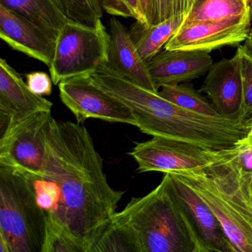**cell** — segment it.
Returning a JSON list of instances; mask_svg holds the SVG:
<instances>
[{"label":"cell","instance_id":"2e32d148","mask_svg":"<svg viewBox=\"0 0 252 252\" xmlns=\"http://www.w3.org/2000/svg\"><path fill=\"white\" fill-rule=\"evenodd\" d=\"M110 51L107 67L133 83L153 92H158L131 38L129 32L118 19L110 20Z\"/></svg>","mask_w":252,"mask_h":252},{"label":"cell","instance_id":"f1b7e54d","mask_svg":"<svg viewBox=\"0 0 252 252\" xmlns=\"http://www.w3.org/2000/svg\"><path fill=\"white\" fill-rule=\"evenodd\" d=\"M251 31H252V4H251Z\"/></svg>","mask_w":252,"mask_h":252},{"label":"cell","instance_id":"8fae6325","mask_svg":"<svg viewBox=\"0 0 252 252\" xmlns=\"http://www.w3.org/2000/svg\"><path fill=\"white\" fill-rule=\"evenodd\" d=\"M167 174L174 196L197 238L199 252H236L219 220L201 197L178 175Z\"/></svg>","mask_w":252,"mask_h":252},{"label":"cell","instance_id":"52a82bcc","mask_svg":"<svg viewBox=\"0 0 252 252\" xmlns=\"http://www.w3.org/2000/svg\"><path fill=\"white\" fill-rule=\"evenodd\" d=\"M231 147L216 150L176 138L153 136L137 143L129 155L141 172L175 173L199 170L226 160Z\"/></svg>","mask_w":252,"mask_h":252},{"label":"cell","instance_id":"30bf717a","mask_svg":"<svg viewBox=\"0 0 252 252\" xmlns=\"http://www.w3.org/2000/svg\"><path fill=\"white\" fill-rule=\"evenodd\" d=\"M250 32V14L216 21L183 24L164 48L209 53L225 46H238L246 42Z\"/></svg>","mask_w":252,"mask_h":252},{"label":"cell","instance_id":"4fadbf2b","mask_svg":"<svg viewBox=\"0 0 252 252\" xmlns=\"http://www.w3.org/2000/svg\"><path fill=\"white\" fill-rule=\"evenodd\" d=\"M213 64L209 53L195 50H163L147 62L156 89L179 85L206 74Z\"/></svg>","mask_w":252,"mask_h":252},{"label":"cell","instance_id":"8992f818","mask_svg":"<svg viewBox=\"0 0 252 252\" xmlns=\"http://www.w3.org/2000/svg\"><path fill=\"white\" fill-rule=\"evenodd\" d=\"M110 42V33L101 20L94 25L67 22L60 31L49 67L54 85L107 65Z\"/></svg>","mask_w":252,"mask_h":252},{"label":"cell","instance_id":"f546056e","mask_svg":"<svg viewBox=\"0 0 252 252\" xmlns=\"http://www.w3.org/2000/svg\"><path fill=\"white\" fill-rule=\"evenodd\" d=\"M251 4H252V0H250Z\"/></svg>","mask_w":252,"mask_h":252},{"label":"cell","instance_id":"ffe728a7","mask_svg":"<svg viewBox=\"0 0 252 252\" xmlns=\"http://www.w3.org/2000/svg\"><path fill=\"white\" fill-rule=\"evenodd\" d=\"M158 94L170 102L193 113L212 117H222L198 91L187 85H166L160 88Z\"/></svg>","mask_w":252,"mask_h":252},{"label":"cell","instance_id":"9c48e42d","mask_svg":"<svg viewBox=\"0 0 252 252\" xmlns=\"http://www.w3.org/2000/svg\"><path fill=\"white\" fill-rule=\"evenodd\" d=\"M59 90L62 101L74 115L77 123L95 119L136 126L132 110L95 86L88 75L62 81Z\"/></svg>","mask_w":252,"mask_h":252},{"label":"cell","instance_id":"7a4b0ae2","mask_svg":"<svg viewBox=\"0 0 252 252\" xmlns=\"http://www.w3.org/2000/svg\"><path fill=\"white\" fill-rule=\"evenodd\" d=\"M94 84L132 110L136 126L152 136L184 140L216 150L235 145L249 129L237 119L203 116L185 110L126 78L104 68Z\"/></svg>","mask_w":252,"mask_h":252},{"label":"cell","instance_id":"83f0119b","mask_svg":"<svg viewBox=\"0 0 252 252\" xmlns=\"http://www.w3.org/2000/svg\"><path fill=\"white\" fill-rule=\"evenodd\" d=\"M244 126H246L247 129H252V116H251L249 119H248L246 122L243 123Z\"/></svg>","mask_w":252,"mask_h":252},{"label":"cell","instance_id":"5b68a950","mask_svg":"<svg viewBox=\"0 0 252 252\" xmlns=\"http://www.w3.org/2000/svg\"><path fill=\"white\" fill-rule=\"evenodd\" d=\"M45 235L30 175L0 166V252H42Z\"/></svg>","mask_w":252,"mask_h":252},{"label":"cell","instance_id":"d4e9b609","mask_svg":"<svg viewBox=\"0 0 252 252\" xmlns=\"http://www.w3.org/2000/svg\"><path fill=\"white\" fill-rule=\"evenodd\" d=\"M26 83L31 91L36 95L44 96L52 94L53 81L45 72H32L26 74Z\"/></svg>","mask_w":252,"mask_h":252},{"label":"cell","instance_id":"277c9868","mask_svg":"<svg viewBox=\"0 0 252 252\" xmlns=\"http://www.w3.org/2000/svg\"><path fill=\"white\" fill-rule=\"evenodd\" d=\"M225 160L174 174L210 208L235 252H252V178L237 173Z\"/></svg>","mask_w":252,"mask_h":252},{"label":"cell","instance_id":"4316f807","mask_svg":"<svg viewBox=\"0 0 252 252\" xmlns=\"http://www.w3.org/2000/svg\"><path fill=\"white\" fill-rule=\"evenodd\" d=\"M245 45L247 47L248 49L252 53V31H251L247 39L245 42Z\"/></svg>","mask_w":252,"mask_h":252},{"label":"cell","instance_id":"484cf974","mask_svg":"<svg viewBox=\"0 0 252 252\" xmlns=\"http://www.w3.org/2000/svg\"><path fill=\"white\" fill-rule=\"evenodd\" d=\"M153 1L154 0H140L141 11L147 26H151L153 20Z\"/></svg>","mask_w":252,"mask_h":252},{"label":"cell","instance_id":"6da1fadb","mask_svg":"<svg viewBox=\"0 0 252 252\" xmlns=\"http://www.w3.org/2000/svg\"><path fill=\"white\" fill-rule=\"evenodd\" d=\"M103 163L85 126L53 117L42 175L57 183L60 199L55 213L46 219V231L68 236L82 252H91L125 194L110 185Z\"/></svg>","mask_w":252,"mask_h":252},{"label":"cell","instance_id":"d6986e66","mask_svg":"<svg viewBox=\"0 0 252 252\" xmlns=\"http://www.w3.org/2000/svg\"><path fill=\"white\" fill-rule=\"evenodd\" d=\"M250 12V0H192L184 24L216 21Z\"/></svg>","mask_w":252,"mask_h":252},{"label":"cell","instance_id":"3957f363","mask_svg":"<svg viewBox=\"0 0 252 252\" xmlns=\"http://www.w3.org/2000/svg\"><path fill=\"white\" fill-rule=\"evenodd\" d=\"M113 220L130 237L136 252H199L197 238L174 196L167 173L153 191L132 197Z\"/></svg>","mask_w":252,"mask_h":252},{"label":"cell","instance_id":"cb8c5ba5","mask_svg":"<svg viewBox=\"0 0 252 252\" xmlns=\"http://www.w3.org/2000/svg\"><path fill=\"white\" fill-rule=\"evenodd\" d=\"M102 8L113 17L135 19L137 21L145 23L140 0H101Z\"/></svg>","mask_w":252,"mask_h":252},{"label":"cell","instance_id":"ba28073f","mask_svg":"<svg viewBox=\"0 0 252 252\" xmlns=\"http://www.w3.org/2000/svg\"><path fill=\"white\" fill-rule=\"evenodd\" d=\"M51 111H40L11 124L0 137V166L42 176Z\"/></svg>","mask_w":252,"mask_h":252},{"label":"cell","instance_id":"7c38bea8","mask_svg":"<svg viewBox=\"0 0 252 252\" xmlns=\"http://www.w3.org/2000/svg\"><path fill=\"white\" fill-rule=\"evenodd\" d=\"M53 103L33 94L21 75L0 60V130L40 111H51Z\"/></svg>","mask_w":252,"mask_h":252},{"label":"cell","instance_id":"5bb4252c","mask_svg":"<svg viewBox=\"0 0 252 252\" xmlns=\"http://www.w3.org/2000/svg\"><path fill=\"white\" fill-rule=\"evenodd\" d=\"M0 37L8 46L51 66L56 42L18 13L0 5Z\"/></svg>","mask_w":252,"mask_h":252},{"label":"cell","instance_id":"e0dca14e","mask_svg":"<svg viewBox=\"0 0 252 252\" xmlns=\"http://www.w3.org/2000/svg\"><path fill=\"white\" fill-rule=\"evenodd\" d=\"M0 5L18 13L57 42L63 26L70 21L52 0H0Z\"/></svg>","mask_w":252,"mask_h":252},{"label":"cell","instance_id":"603a6c76","mask_svg":"<svg viewBox=\"0 0 252 252\" xmlns=\"http://www.w3.org/2000/svg\"><path fill=\"white\" fill-rule=\"evenodd\" d=\"M192 0H154L151 26L178 16H187Z\"/></svg>","mask_w":252,"mask_h":252},{"label":"cell","instance_id":"9a60e30c","mask_svg":"<svg viewBox=\"0 0 252 252\" xmlns=\"http://www.w3.org/2000/svg\"><path fill=\"white\" fill-rule=\"evenodd\" d=\"M221 116L238 119L243 86L238 55L212 64L200 89Z\"/></svg>","mask_w":252,"mask_h":252},{"label":"cell","instance_id":"7402d4cb","mask_svg":"<svg viewBox=\"0 0 252 252\" xmlns=\"http://www.w3.org/2000/svg\"><path fill=\"white\" fill-rule=\"evenodd\" d=\"M241 73L243 100L238 120L244 123L252 116V53L246 45H240L237 49Z\"/></svg>","mask_w":252,"mask_h":252},{"label":"cell","instance_id":"44dd1931","mask_svg":"<svg viewBox=\"0 0 252 252\" xmlns=\"http://www.w3.org/2000/svg\"><path fill=\"white\" fill-rule=\"evenodd\" d=\"M136 252L132 240L126 231L111 222L95 242L91 252Z\"/></svg>","mask_w":252,"mask_h":252},{"label":"cell","instance_id":"ac0fdd59","mask_svg":"<svg viewBox=\"0 0 252 252\" xmlns=\"http://www.w3.org/2000/svg\"><path fill=\"white\" fill-rule=\"evenodd\" d=\"M185 16H178L158 24L147 26L135 21L129 34L143 60L147 63L153 58L184 24Z\"/></svg>","mask_w":252,"mask_h":252}]
</instances>
